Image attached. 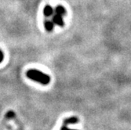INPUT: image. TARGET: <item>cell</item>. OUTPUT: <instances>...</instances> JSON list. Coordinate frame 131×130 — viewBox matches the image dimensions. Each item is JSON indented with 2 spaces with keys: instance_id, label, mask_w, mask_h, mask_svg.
I'll use <instances>...</instances> for the list:
<instances>
[{
  "instance_id": "obj_1",
  "label": "cell",
  "mask_w": 131,
  "mask_h": 130,
  "mask_svg": "<svg viewBox=\"0 0 131 130\" xmlns=\"http://www.w3.org/2000/svg\"><path fill=\"white\" fill-rule=\"evenodd\" d=\"M26 76L29 79L35 81L36 82H39V83L44 85V86L48 85L50 82V77L48 75H46L40 72V70H35V69L28 70L26 72Z\"/></svg>"
},
{
  "instance_id": "obj_2",
  "label": "cell",
  "mask_w": 131,
  "mask_h": 130,
  "mask_svg": "<svg viewBox=\"0 0 131 130\" xmlns=\"http://www.w3.org/2000/svg\"><path fill=\"white\" fill-rule=\"evenodd\" d=\"M52 21L54 25H57V26H60V27H63L64 26V21L63 20L62 16L60 15H57V14H54L52 17Z\"/></svg>"
},
{
  "instance_id": "obj_3",
  "label": "cell",
  "mask_w": 131,
  "mask_h": 130,
  "mask_svg": "<svg viewBox=\"0 0 131 130\" xmlns=\"http://www.w3.org/2000/svg\"><path fill=\"white\" fill-rule=\"evenodd\" d=\"M53 12H54L53 9L50 6H49V5L46 6L44 7V9H43V14L46 17H49L52 16L53 14Z\"/></svg>"
},
{
  "instance_id": "obj_4",
  "label": "cell",
  "mask_w": 131,
  "mask_h": 130,
  "mask_svg": "<svg viewBox=\"0 0 131 130\" xmlns=\"http://www.w3.org/2000/svg\"><path fill=\"white\" fill-rule=\"evenodd\" d=\"M79 119L76 117H70L68 119H66L64 120V125H74L78 123Z\"/></svg>"
},
{
  "instance_id": "obj_5",
  "label": "cell",
  "mask_w": 131,
  "mask_h": 130,
  "mask_svg": "<svg viewBox=\"0 0 131 130\" xmlns=\"http://www.w3.org/2000/svg\"><path fill=\"white\" fill-rule=\"evenodd\" d=\"M44 27L46 28V30L47 31H52L53 30V27H54V23H53L52 20H47L44 22Z\"/></svg>"
},
{
  "instance_id": "obj_6",
  "label": "cell",
  "mask_w": 131,
  "mask_h": 130,
  "mask_svg": "<svg viewBox=\"0 0 131 130\" xmlns=\"http://www.w3.org/2000/svg\"><path fill=\"white\" fill-rule=\"evenodd\" d=\"M55 14H57V15H60V16H64L66 14V9L64 6H57L56 8H55Z\"/></svg>"
},
{
  "instance_id": "obj_7",
  "label": "cell",
  "mask_w": 131,
  "mask_h": 130,
  "mask_svg": "<svg viewBox=\"0 0 131 130\" xmlns=\"http://www.w3.org/2000/svg\"><path fill=\"white\" fill-rule=\"evenodd\" d=\"M6 119H14V117H15V113H14V111H9V112L6 113Z\"/></svg>"
},
{
  "instance_id": "obj_8",
  "label": "cell",
  "mask_w": 131,
  "mask_h": 130,
  "mask_svg": "<svg viewBox=\"0 0 131 130\" xmlns=\"http://www.w3.org/2000/svg\"><path fill=\"white\" fill-rule=\"evenodd\" d=\"M3 59H4V53L0 50V63H2L3 61Z\"/></svg>"
},
{
  "instance_id": "obj_9",
  "label": "cell",
  "mask_w": 131,
  "mask_h": 130,
  "mask_svg": "<svg viewBox=\"0 0 131 130\" xmlns=\"http://www.w3.org/2000/svg\"><path fill=\"white\" fill-rule=\"evenodd\" d=\"M61 130H76V129H71V128H68L67 127V125H64L61 127Z\"/></svg>"
}]
</instances>
